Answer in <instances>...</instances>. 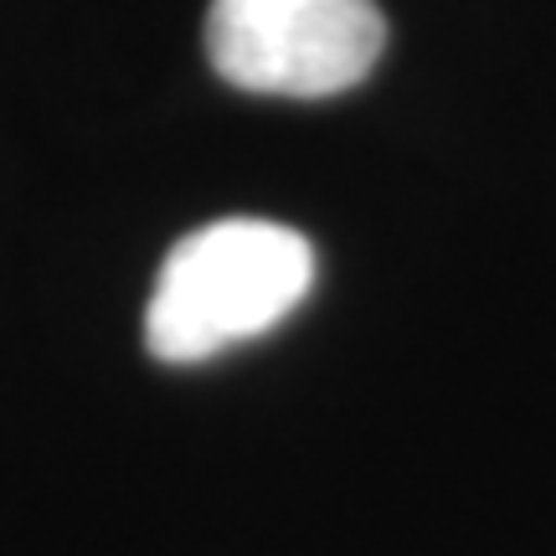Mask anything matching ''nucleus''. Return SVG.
<instances>
[{
    "label": "nucleus",
    "mask_w": 556,
    "mask_h": 556,
    "mask_svg": "<svg viewBox=\"0 0 556 556\" xmlns=\"http://www.w3.org/2000/svg\"><path fill=\"white\" fill-rule=\"evenodd\" d=\"M387 47L377 0H212L206 58L242 93L330 99L356 88Z\"/></svg>",
    "instance_id": "nucleus-2"
},
{
    "label": "nucleus",
    "mask_w": 556,
    "mask_h": 556,
    "mask_svg": "<svg viewBox=\"0 0 556 556\" xmlns=\"http://www.w3.org/2000/svg\"><path fill=\"white\" fill-rule=\"evenodd\" d=\"M315 289V248L283 222L227 217L170 248L144 309V345L165 366H197L274 330Z\"/></svg>",
    "instance_id": "nucleus-1"
}]
</instances>
